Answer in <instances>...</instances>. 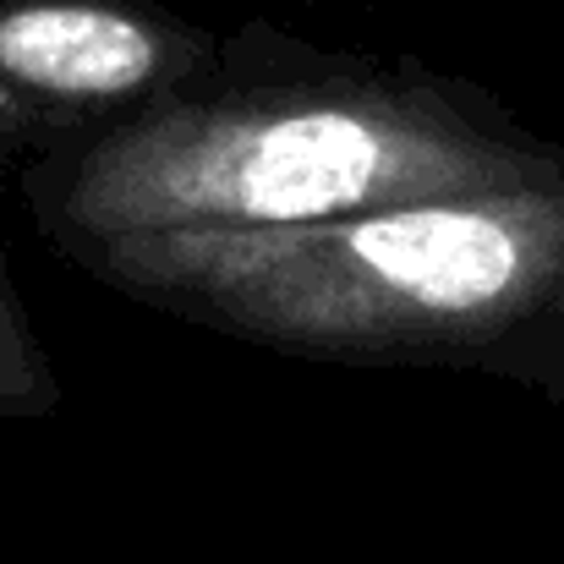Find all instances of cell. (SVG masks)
Masks as SVG:
<instances>
[{"instance_id":"5b68a950","label":"cell","mask_w":564,"mask_h":564,"mask_svg":"<svg viewBox=\"0 0 564 564\" xmlns=\"http://www.w3.org/2000/svg\"><path fill=\"white\" fill-rule=\"evenodd\" d=\"M516 383H532V389H549V394H564V296L560 307L543 318V329L521 346V357L510 362Z\"/></svg>"},{"instance_id":"3957f363","label":"cell","mask_w":564,"mask_h":564,"mask_svg":"<svg viewBox=\"0 0 564 564\" xmlns=\"http://www.w3.org/2000/svg\"><path fill=\"white\" fill-rule=\"evenodd\" d=\"M219 44L149 0H0V182L182 94Z\"/></svg>"},{"instance_id":"6da1fadb","label":"cell","mask_w":564,"mask_h":564,"mask_svg":"<svg viewBox=\"0 0 564 564\" xmlns=\"http://www.w3.org/2000/svg\"><path fill=\"white\" fill-rule=\"evenodd\" d=\"M564 182L488 94L416 66L285 55L214 61L143 116L28 165L11 187L55 252L132 230H269L416 197Z\"/></svg>"},{"instance_id":"7a4b0ae2","label":"cell","mask_w":564,"mask_h":564,"mask_svg":"<svg viewBox=\"0 0 564 564\" xmlns=\"http://www.w3.org/2000/svg\"><path fill=\"white\" fill-rule=\"evenodd\" d=\"M61 258L138 307L280 357L505 378L564 296V182L269 230H132Z\"/></svg>"},{"instance_id":"277c9868","label":"cell","mask_w":564,"mask_h":564,"mask_svg":"<svg viewBox=\"0 0 564 564\" xmlns=\"http://www.w3.org/2000/svg\"><path fill=\"white\" fill-rule=\"evenodd\" d=\"M61 400H66V383L55 373V362H50V351L22 307L11 263L0 252V427L44 422L61 411Z\"/></svg>"}]
</instances>
